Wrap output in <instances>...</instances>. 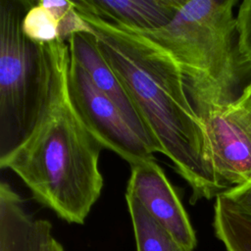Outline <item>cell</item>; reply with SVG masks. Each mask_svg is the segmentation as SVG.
Returning <instances> with one entry per match:
<instances>
[{
    "label": "cell",
    "instance_id": "obj_17",
    "mask_svg": "<svg viewBox=\"0 0 251 251\" xmlns=\"http://www.w3.org/2000/svg\"><path fill=\"white\" fill-rule=\"evenodd\" d=\"M234 104L251 114V82L244 87Z\"/></svg>",
    "mask_w": 251,
    "mask_h": 251
},
{
    "label": "cell",
    "instance_id": "obj_10",
    "mask_svg": "<svg viewBox=\"0 0 251 251\" xmlns=\"http://www.w3.org/2000/svg\"><path fill=\"white\" fill-rule=\"evenodd\" d=\"M51 224L32 218L9 183H0V251H46Z\"/></svg>",
    "mask_w": 251,
    "mask_h": 251
},
{
    "label": "cell",
    "instance_id": "obj_6",
    "mask_svg": "<svg viewBox=\"0 0 251 251\" xmlns=\"http://www.w3.org/2000/svg\"><path fill=\"white\" fill-rule=\"evenodd\" d=\"M201 119L209 166L223 192L251 183V114L233 102L210 110Z\"/></svg>",
    "mask_w": 251,
    "mask_h": 251
},
{
    "label": "cell",
    "instance_id": "obj_1",
    "mask_svg": "<svg viewBox=\"0 0 251 251\" xmlns=\"http://www.w3.org/2000/svg\"><path fill=\"white\" fill-rule=\"evenodd\" d=\"M79 15L128 93L158 153L190 186V202L216 198L223 190L209 166L205 124L189 100L176 62L135 30L90 14Z\"/></svg>",
    "mask_w": 251,
    "mask_h": 251
},
{
    "label": "cell",
    "instance_id": "obj_9",
    "mask_svg": "<svg viewBox=\"0 0 251 251\" xmlns=\"http://www.w3.org/2000/svg\"><path fill=\"white\" fill-rule=\"evenodd\" d=\"M79 13L135 30L159 29L175 18L182 0H81L73 1Z\"/></svg>",
    "mask_w": 251,
    "mask_h": 251
},
{
    "label": "cell",
    "instance_id": "obj_7",
    "mask_svg": "<svg viewBox=\"0 0 251 251\" xmlns=\"http://www.w3.org/2000/svg\"><path fill=\"white\" fill-rule=\"evenodd\" d=\"M126 192L172 236L178 246L193 250L196 235L176 189L154 159L130 166Z\"/></svg>",
    "mask_w": 251,
    "mask_h": 251
},
{
    "label": "cell",
    "instance_id": "obj_15",
    "mask_svg": "<svg viewBox=\"0 0 251 251\" xmlns=\"http://www.w3.org/2000/svg\"><path fill=\"white\" fill-rule=\"evenodd\" d=\"M237 49L242 65L251 68V0H244L236 14Z\"/></svg>",
    "mask_w": 251,
    "mask_h": 251
},
{
    "label": "cell",
    "instance_id": "obj_14",
    "mask_svg": "<svg viewBox=\"0 0 251 251\" xmlns=\"http://www.w3.org/2000/svg\"><path fill=\"white\" fill-rule=\"evenodd\" d=\"M39 3L45 7L57 21L60 39L67 41L75 33L92 32L90 26L75 10L73 1L40 0Z\"/></svg>",
    "mask_w": 251,
    "mask_h": 251
},
{
    "label": "cell",
    "instance_id": "obj_11",
    "mask_svg": "<svg viewBox=\"0 0 251 251\" xmlns=\"http://www.w3.org/2000/svg\"><path fill=\"white\" fill-rule=\"evenodd\" d=\"M213 226L226 251H251V216L223 193L216 197Z\"/></svg>",
    "mask_w": 251,
    "mask_h": 251
},
{
    "label": "cell",
    "instance_id": "obj_19",
    "mask_svg": "<svg viewBox=\"0 0 251 251\" xmlns=\"http://www.w3.org/2000/svg\"><path fill=\"white\" fill-rule=\"evenodd\" d=\"M174 251H191V250H188V249H186V248H183V247H181V246H178L177 244H175Z\"/></svg>",
    "mask_w": 251,
    "mask_h": 251
},
{
    "label": "cell",
    "instance_id": "obj_18",
    "mask_svg": "<svg viewBox=\"0 0 251 251\" xmlns=\"http://www.w3.org/2000/svg\"><path fill=\"white\" fill-rule=\"evenodd\" d=\"M46 251H64V249L62 245L54 237H52L46 247Z\"/></svg>",
    "mask_w": 251,
    "mask_h": 251
},
{
    "label": "cell",
    "instance_id": "obj_5",
    "mask_svg": "<svg viewBox=\"0 0 251 251\" xmlns=\"http://www.w3.org/2000/svg\"><path fill=\"white\" fill-rule=\"evenodd\" d=\"M68 89L75 112L104 148L115 152L130 166L154 159V151L134 131L123 112L96 87L71 55Z\"/></svg>",
    "mask_w": 251,
    "mask_h": 251
},
{
    "label": "cell",
    "instance_id": "obj_4",
    "mask_svg": "<svg viewBox=\"0 0 251 251\" xmlns=\"http://www.w3.org/2000/svg\"><path fill=\"white\" fill-rule=\"evenodd\" d=\"M34 2L0 1V157L32 129L48 85L47 44L33 42L22 28Z\"/></svg>",
    "mask_w": 251,
    "mask_h": 251
},
{
    "label": "cell",
    "instance_id": "obj_16",
    "mask_svg": "<svg viewBox=\"0 0 251 251\" xmlns=\"http://www.w3.org/2000/svg\"><path fill=\"white\" fill-rule=\"evenodd\" d=\"M222 193L241 211L251 216V183L232 187Z\"/></svg>",
    "mask_w": 251,
    "mask_h": 251
},
{
    "label": "cell",
    "instance_id": "obj_3",
    "mask_svg": "<svg viewBox=\"0 0 251 251\" xmlns=\"http://www.w3.org/2000/svg\"><path fill=\"white\" fill-rule=\"evenodd\" d=\"M236 4V0H182L167 25L154 30L132 29L161 46L176 62L200 118L238 98L235 92L242 63L233 13Z\"/></svg>",
    "mask_w": 251,
    "mask_h": 251
},
{
    "label": "cell",
    "instance_id": "obj_8",
    "mask_svg": "<svg viewBox=\"0 0 251 251\" xmlns=\"http://www.w3.org/2000/svg\"><path fill=\"white\" fill-rule=\"evenodd\" d=\"M67 42L70 55L84 69L96 87L118 106L134 131L154 153H158L128 93L100 52L93 32L75 33Z\"/></svg>",
    "mask_w": 251,
    "mask_h": 251
},
{
    "label": "cell",
    "instance_id": "obj_13",
    "mask_svg": "<svg viewBox=\"0 0 251 251\" xmlns=\"http://www.w3.org/2000/svg\"><path fill=\"white\" fill-rule=\"evenodd\" d=\"M22 28L27 38L39 44L52 43L60 39L57 21L39 1H35L25 13Z\"/></svg>",
    "mask_w": 251,
    "mask_h": 251
},
{
    "label": "cell",
    "instance_id": "obj_2",
    "mask_svg": "<svg viewBox=\"0 0 251 251\" xmlns=\"http://www.w3.org/2000/svg\"><path fill=\"white\" fill-rule=\"evenodd\" d=\"M47 49L50 75L39 115L24 140L0 157V168L17 175L60 219L81 225L103 188L99 157L104 147L72 104L68 42L58 39Z\"/></svg>",
    "mask_w": 251,
    "mask_h": 251
},
{
    "label": "cell",
    "instance_id": "obj_12",
    "mask_svg": "<svg viewBox=\"0 0 251 251\" xmlns=\"http://www.w3.org/2000/svg\"><path fill=\"white\" fill-rule=\"evenodd\" d=\"M126 200L133 227L137 251H174L175 241L170 233L144 209L130 193Z\"/></svg>",
    "mask_w": 251,
    "mask_h": 251
}]
</instances>
